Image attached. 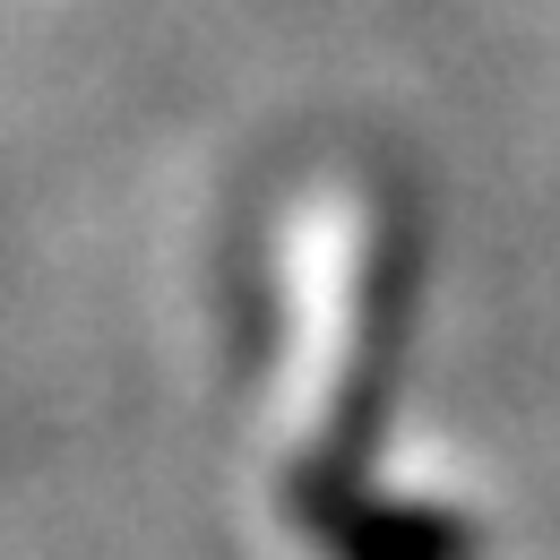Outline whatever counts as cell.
Here are the masks:
<instances>
[{
	"mask_svg": "<svg viewBox=\"0 0 560 560\" xmlns=\"http://www.w3.org/2000/svg\"><path fill=\"white\" fill-rule=\"evenodd\" d=\"M311 544L328 560H475V526L466 517H448V509H415V500H371V491H353L337 509H319L311 526H302Z\"/></svg>",
	"mask_w": 560,
	"mask_h": 560,
	"instance_id": "1",
	"label": "cell"
}]
</instances>
